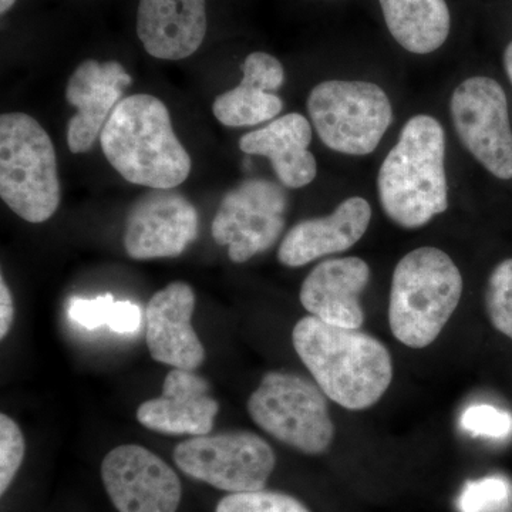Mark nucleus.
Here are the masks:
<instances>
[{"instance_id":"1","label":"nucleus","mask_w":512,"mask_h":512,"mask_svg":"<svg viewBox=\"0 0 512 512\" xmlns=\"http://www.w3.org/2000/svg\"><path fill=\"white\" fill-rule=\"evenodd\" d=\"M292 343L322 392L345 409L357 412L375 406L392 383L389 350L359 329L305 316L292 330Z\"/></svg>"},{"instance_id":"2","label":"nucleus","mask_w":512,"mask_h":512,"mask_svg":"<svg viewBox=\"0 0 512 512\" xmlns=\"http://www.w3.org/2000/svg\"><path fill=\"white\" fill-rule=\"evenodd\" d=\"M100 146L111 167L151 190H174L191 173V157L174 133L170 113L157 97L121 100L101 131Z\"/></svg>"},{"instance_id":"3","label":"nucleus","mask_w":512,"mask_h":512,"mask_svg":"<svg viewBox=\"0 0 512 512\" xmlns=\"http://www.w3.org/2000/svg\"><path fill=\"white\" fill-rule=\"evenodd\" d=\"M446 136L434 117L407 121L379 171L380 204L402 228H421L448 208Z\"/></svg>"},{"instance_id":"4","label":"nucleus","mask_w":512,"mask_h":512,"mask_svg":"<svg viewBox=\"0 0 512 512\" xmlns=\"http://www.w3.org/2000/svg\"><path fill=\"white\" fill-rule=\"evenodd\" d=\"M463 295V276L439 248L414 249L397 264L390 289L389 323L407 348L431 345L447 325Z\"/></svg>"},{"instance_id":"5","label":"nucleus","mask_w":512,"mask_h":512,"mask_svg":"<svg viewBox=\"0 0 512 512\" xmlns=\"http://www.w3.org/2000/svg\"><path fill=\"white\" fill-rule=\"evenodd\" d=\"M0 197L30 224L50 220L62 200L55 147L25 113L0 117Z\"/></svg>"},{"instance_id":"6","label":"nucleus","mask_w":512,"mask_h":512,"mask_svg":"<svg viewBox=\"0 0 512 512\" xmlns=\"http://www.w3.org/2000/svg\"><path fill=\"white\" fill-rule=\"evenodd\" d=\"M326 394L318 384L293 373L269 372L248 399L259 429L303 454L325 453L335 437Z\"/></svg>"},{"instance_id":"7","label":"nucleus","mask_w":512,"mask_h":512,"mask_svg":"<svg viewBox=\"0 0 512 512\" xmlns=\"http://www.w3.org/2000/svg\"><path fill=\"white\" fill-rule=\"evenodd\" d=\"M308 111L323 144L348 156L373 153L393 120L386 92L369 82L320 83L309 94Z\"/></svg>"},{"instance_id":"8","label":"nucleus","mask_w":512,"mask_h":512,"mask_svg":"<svg viewBox=\"0 0 512 512\" xmlns=\"http://www.w3.org/2000/svg\"><path fill=\"white\" fill-rule=\"evenodd\" d=\"M175 467L191 480L225 494L265 490L276 467L275 451L252 431H227L181 441Z\"/></svg>"},{"instance_id":"9","label":"nucleus","mask_w":512,"mask_h":512,"mask_svg":"<svg viewBox=\"0 0 512 512\" xmlns=\"http://www.w3.org/2000/svg\"><path fill=\"white\" fill-rule=\"evenodd\" d=\"M288 195L266 180H247L222 198L212 221V238L227 245L229 259L244 264L274 247L285 228Z\"/></svg>"},{"instance_id":"10","label":"nucleus","mask_w":512,"mask_h":512,"mask_svg":"<svg viewBox=\"0 0 512 512\" xmlns=\"http://www.w3.org/2000/svg\"><path fill=\"white\" fill-rule=\"evenodd\" d=\"M451 119L471 156L500 180H512V131L507 96L490 77H470L454 90Z\"/></svg>"},{"instance_id":"11","label":"nucleus","mask_w":512,"mask_h":512,"mask_svg":"<svg viewBox=\"0 0 512 512\" xmlns=\"http://www.w3.org/2000/svg\"><path fill=\"white\" fill-rule=\"evenodd\" d=\"M100 477L117 512H178L183 503V483L174 467L138 444L109 451Z\"/></svg>"},{"instance_id":"12","label":"nucleus","mask_w":512,"mask_h":512,"mask_svg":"<svg viewBox=\"0 0 512 512\" xmlns=\"http://www.w3.org/2000/svg\"><path fill=\"white\" fill-rule=\"evenodd\" d=\"M197 208L174 190H153L131 207L124 248L136 261L177 258L198 237Z\"/></svg>"},{"instance_id":"13","label":"nucleus","mask_w":512,"mask_h":512,"mask_svg":"<svg viewBox=\"0 0 512 512\" xmlns=\"http://www.w3.org/2000/svg\"><path fill=\"white\" fill-rule=\"evenodd\" d=\"M131 82L119 62L89 59L77 66L66 87V100L77 110L67 126V146L73 154L92 150Z\"/></svg>"},{"instance_id":"14","label":"nucleus","mask_w":512,"mask_h":512,"mask_svg":"<svg viewBox=\"0 0 512 512\" xmlns=\"http://www.w3.org/2000/svg\"><path fill=\"white\" fill-rule=\"evenodd\" d=\"M195 293L185 282H173L154 293L146 308V342L158 363L195 370L204 363L205 349L192 328Z\"/></svg>"},{"instance_id":"15","label":"nucleus","mask_w":512,"mask_h":512,"mask_svg":"<svg viewBox=\"0 0 512 512\" xmlns=\"http://www.w3.org/2000/svg\"><path fill=\"white\" fill-rule=\"evenodd\" d=\"M210 387L192 370L173 369L165 377L161 396L138 407V423L167 436H207L220 412V403L210 396Z\"/></svg>"},{"instance_id":"16","label":"nucleus","mask_w":512,"mask_h":512,"mask_svg":"<svg viewBox=\"0 0 512 512\" xmlns=\"http://www.w3.org/2000/svg\"><path fill=\"white\" fill-rule=\"evenodd\" d=\"M369 281L370 268L363 259H328L306 276L299 299L306 311L328 325L360 329L365 322L360 295Z\"/></svg>"},{"instance_id":"17","label":"nucleus","mask_w":512,"mask_h":512,"mask_svg":"<svg viewBox=\"0 0 512 512\" xmlns=\"http://www.w3.org/2000/svg\"><path fill=\"white\" fill-rule=\"evenodd\" d=\"M372 208L362 197L348 198L332 214L296 224L282 239L278 259L289 268L348 251L366 234Z\"/></svg>"},{"instance_id":"18","label":"nucleus","mask_w":512,"mask_h":512,"mask_svg":"<svg viewBox=\"0 0 512 512\" xmlns=\"http://www.w3.org/2000/svg\"><path fill=\"white\" fill-rule=\"evenodd\" d=\"M205 0H140L137 35L148 55L183 60L200 49L207 35Z\"/></svg>"},{"instance_id":"19","label":"nucleus","mask_w":512,"mask_h":512,"mask_svg":"<svg viewBox=\"0 0 512 512\" xmlns=\"http://www.w3.org/2000/svg\"><path fill=\"white\" fill-rule=\"evenodd\" d=\"M241 83L222 93L212 104L214 116L227 127H251L275 119L284 101L276 94L285 80V70L276 57L251 53L242 64Z\"/></svg>"},{"instance_id":"20","label":"nucleus","mask_w":512,"mask_h":512,"mask_svg":"<svg viewBox=\"0 0 512 512\" xmlns=\"http://www.w3.org/2000/svg\"><path fill=\"white\" fill-rule=\"evenodd\" d=\"M311 141V123L302 114L289 113L245 134L239 148L251 156L268 158L285 187L302 188L318 174L316 158L308 150Z\"/></svg>"},{"instance_id":"21","label":"nucleus","mask_w":512,"mask_h":512,"mask_svg":"<svg viewBox=\"0 0 512 512\" xmlns=\"http://www.w3.org/2000/svg\"><path fill=\"white\" fill-rule=\"evenodd\" d=\"M396 42L416 55L440 49L450 33L446 0H379Z\"/></svg>"},{"instance_id":"22","label":"nucleus","mask_w":512,"mask_h":512,"mask_svg":"<svg viewBox=\"0 0 512 512\" xmlns=\"http://www.w3.org/2000/svg\"><path fill=\"white\" fill-rule=\"evenodd\" d=\"M512 504V484L501 476L468 481L458 497L460 512H507Z\"/></svg>"},{"instance_id":"23","label":"nucleus","mask_w":512,"mask_h":512,"mask_svg":"<svg viewBox=\"0 0 512 512\" xmlns=\"http://www.w3.org/2000/svg\"><path fill=\"white\" fill-rule=\"evenodd\" d=\"M214 512H312L298 498L281 491H249L225 494Z\"/></svg>"},{"instance_id":"24","label":"nucleus","mask_w":512,"mask_h":512,"mask_svg":"<svg viewBox=\"0 0 512 512\" xmlns=\"http://www.w3.org/2000/svg\"><path fill=\"white\" fill-rule=\"evenodd\" d=\"M487 313L498 332L512 339V259H505L488 279Z\"/></svg>"},{"instance_id":"25","label":"nucleus","mask_w":512,"mask_h":512,"mask_svg":"<svg viewBox=\"0 0 512 512\" xmlns=\"http://www.w3.org/2000/svg\"><path fill=\"white\" fill-rule=\"evenodd\" d=\"M26 456L22 430L8 414H0V495L5 497L15 483Z\"/></svg>"},{"instance_id":"26","label":"nucleus","mask_w":512,"mask_h":512,"mask_svg":"<svg viewBox=\"0 0 512 512\" xmlns=\"http://www.w3.org/2000/svg\"><path fill=\"white\" fill-rule=\"evenodd\" d=\"M460 426L474 437L503 440L512 436V414L491 404H473L461 414Z\"/></svg>"},{"instance_id":"27","label":"nucleus","mask_w":512,"mask_h":512,"mask_svg":"<svg viewBox=\"0 0 512 512\" xmlns=\"http://www.w3.org/2000/svg\"><path fill=\"white\" fill-rule=\"evenodd\" d=\"M114 305L116 301L111 293L94 299L74 298L70 302L69 315L74 322L93 330L104 325L109 326Z\"/></svg>"},{"instance_id":"28","label":"nucleus","mask_w":512,"mask_h":512,"mask_svg":"<svg viewBox=\"0 0 512 512\" xmlns=\"http://www.w3.org/2000/svg\"><path fill=\"white\" fill-rule=\"evenodd\" d=\"M141 326V311L136 303L130 301H116L109 328L116 333L137 332Z\"/></svg>"},{"instance_id":"29","label":"nucleus","mask_w":512,"mask_h":512,"mask_svg":"<svg viewBox=\"0 0 512 512\" xmlns=\"http://www.w3.org/2000/svg\"><path fill=\"white\" fill-rule=\"evenodd\" d=\"M15 320V302L5 278L0 279V339H5Z\"/></svg>"},{"instance_id":"30","label":"nucleus","mask_w":512,"mask_h":512,"mask_svg":"<svg viewBox=\"0 0 512 512\" xmlns=\"http://www.w3.org/2000/svg\"><path fill=\"white\" fill-rule=\"evenodd\" d=\"M505 70H507L508 77H510L512 83V42L505 49L504 55Z\"/></svg>"},{"instance_id":"31","label":"nucleus","mask_w":512,"mask_h":512,"mask_svg":"<svg viewBox=\"0 0 512 512\" xmlns=\"http://www.w3.org/2000/svg\"><path fill=\"white\" fill-rule=\"evenodd\" d=\"M16 0H0V13L2 15H5V13H8L10 9L13 8V5H15Z\"/></svg>"}]
</instances>
